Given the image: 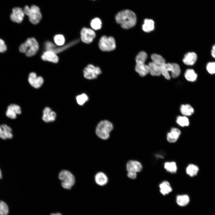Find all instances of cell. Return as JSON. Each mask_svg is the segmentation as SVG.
I'll list each match as a JSON object with an SVG mask.
<instances>
[{
  "label": "cell",
  "instance_id": "obj_1",
  "mask_svg": "<svg viewBox=\"0 0 215 215\" xmlns=\"http://www.w3.org/2000/svg\"><path fill=\"white\" fill-rule=\"evenodd\" d=\"M115 19L117 23L125 29H128L134 26L136 22V16L133 11L128 10L121 11L116 15Z\"/></svg>",
  "mask_w": 215,
  "mask_h": 215
},
{
  "label": "cell",
  "instance_id": "obj_2",
  "mask_svg": "<svg viewBox=\"0 0 215 215\" xmlns=\"http://www.w3.org/2000/svg\"><path fill=\"white\" fill-rule=\"evenodd\" d=\"M39 45L36 40L34 38H28L19 47V50L24 53L26 56L30 57L34 55L38 51Z\"/></svg>",
  "mask_w": 215,
  "mask_h": 215
},
{
  "label": "cell",
  "instance_id": "obj_3",
  "mask_svg": "<svg viewBox=\"0 0 215 215\" xmlns=\"http://www.w3.org/2000/svg\"><path fill=\"white\" fill-rule=\"evenodd\" d=\"M113 128L112 124L107 120H102L98 124L96 130L97 136L100 139L106 140L110 137V133Z\"/></svg>",
  "mask_w": 215,
  "mask_h": 215
},
{
  "label": "cell",
  "instance_id": "obj_4",
  "mask_svg": "<svg viewBox=\"0 0 215 215\" xmlns=\"http://www.w3.org/2000/svg\"><path fill=\"white\" fill-rule=\"evenodd\" d=\"M23 11L24 14L28 16L30 22L33 24H37L42 19V16L40 9L35 5H33L30 7L26 6Z\"/></svg>",
  "mask_w": 215,
  "mask_h": 215
},
{
  "label": "cell",
  "instance_id": "obj_5",
  "mask_svg": "<svg viewBox=\"0 0 215 215\" xmlns=\"http://www.w3.org/2000/svg\"><path fill=\"white\" fill-rule=\"evenodd\" d=\"M58 177L61 181L62 187L64 189H71L75 183V178L74 175L68 171H62L59 173Z\"/></svg>",
  "mask_w": 215,
  "mask_h": 215
},
{
  "label": "cell",
  "instance_id": "obj_6",
  "mask_svg": "<svg viewBox=\"0 0 215 215\" xmlns=\"http://www.w3.org/2000/svg\"><path fill=\"white\" fill-rule=\"evenodd\" d=\"M99 46V48L103 51H110L114 50L116 47L115 41L112 36H102L100 38Z\"/></svg>",
  "mask_w": 215,
  "mask_h": 215
},
{
  "label": "cell",
  "instance_id": "obj_7",
  "mask_svg": "<svg viewBox=\"0 0 215 215\" xmlns=\"http://www.w3.org/2000/svg\"><path fill=\"white\" fill-rule=\"evenodd\" d=\"M101 72V70L99 67H95L91 64L87 65L83 70L85 77L88 79L96 78Z\"/></svg>",
  "mask_w": 215,
  "mask_h": 215
},
{
  "label": "cell",
  "instance_id": "obj_8",
  "mask_svg": "<svg viewBox=\"0 0 215 215\" xmlns=\"http://www.w3.org/2000/svg\"><path fill=\"white\" fill-rule=\"evenodd\" d=\"M21 113V109L19 105L11 104L7 106L5 114L8 118L14 119L16 118L17 115L20 114Z\"/></svg>",
  "mask_w": 215,
  "mask_h": 215
},
{
  "label": "cell",
  "instance_id": "obj_9",
  "mask_svg": "<svg viewBox=\"0 0 215 215\" xmlns=\"http://www.w3.org/2000/svg\"><path fill=\"white\" fill-rule=\"evenodd\" d=\"M96 37V33L93 30L83 28L81 32V38L82 41L86 44L92 42Z\"/></svg>",
  "mask_w": 215,
  "mask_h": 215
},
{
  "label": "cell",
  "instance_id": "obj_10",
  "mask_svg": "<svg viewBox=\"0 0 215 215\" xmlns=\"http://www.w3.org/2000/svg\"><path fill=\"white\" fill-rule=\"evenodd\" d=\"M24 13L23 10L20 7H15L12 10L10 18L13 22L18 23H21L23 21Z\"/></svg>",
  "mask_w": 215,
  "mask_h": 215
},
{
  "label": "cell",
  "instance_id": "obj_11",
  "mask_svg": "<svg viewBox=\"0 0 215 215\" xmlns=\"http://www.w3.org/2000/svg\"><path fill=\"white\" fill-rule=\"evenodd\" d=\"M28 80L30 84L35 88H40L44 82L42 77L40 76H37L36 74L34 72L30 73Z\"/></svg>",
  "mask_w": 215,
  "mask_h": 215
},
{
  "label": "cell",
  "instance_id": "obj_12",
  "mask_svg": "<svg viewBox=\"0 0 215 215\" xmlns=\"http://www.w3.org/2000/svg\"><path fill=\"white\" fill-rule=\"evenodd\" d=\"M142 169L141 163L136 160H130L126 164V169L128 173H135L140 172Z\"/></svg>",
  "mask_w": 215,
  "mask_h": 215
},
{
  "label": "cell",
  "instance_id": "obj_13",
  "mask_svg": "<svg viewBox=\"0 0 215 215\" xmlns=\"http://www.w3.org/2000/svg\"><path fill=\"white\" fill-rule=\"evenodd\" d=\"M56 117V114L49 107H46L43 111L42 120L48 122L54 121Z\"/></svg>",
  "mask_w": 215,
  "mask_h": 215
},
{
  "label": "cell",
  "instance_id": "obj_14",
  "mask_svg": "<svg viewBox=\"0 0 215 215\" xmlns=\"http://www.w3.org/2000/svg\"><path fill=\"white\" fill-rule=\"evenodd\" d=\"M181 133V131L179 129L175 128H172L170 132L167 133V141L171 143L175 142L179 139Z\"/></svg>",
  "mask_w": 215,
  "mask_h": 215
},
{
  "label": "cell",
  "instance_id": "obj_15",
  "mask_svg": "<svg viewBox=\"0 0 215 215\" xmlns=\"http://www.w3.org/2000/svg\"><path fill=\"white\" fill-rule=\"evenodd\" d=\"M41 58L43 60L54 63H57L59 61V58L56 53L50 50H46L44 52L42 55Z\"/></svg>",
  "mask_w": 215,
  "mask_h": 215
},
{
  "label": "cell",
  "instance_id": "obj_16",
  "mask_svg": "<svg viewBox=\"0 0 215 215\" xmlns=\"http://www.w3.org/2000/svg\"><path fill=\"white\" fill-rule=\"evenodd\" d=\"M197 59V56L195 53L189 52L185 55L183 61L187 65H192L196 62Z\"/></svg>",
  "mask_w": 215,
  "mask_h": 215
},
{
  "label": "cell",
  "instance_id": "obj_17",
  "mask_svg": "<svg viewBox=\"0 0 215 215\" xmlns=\"http://www.w3.org/2000/svg\"><path fill=\"white\" fill-rule=\"evenodd\" d=\"M135 70L139 75L142 77L145 76L149 73L148 65L145 64L144 63H136Z\"/></svg>",
  "mask_w": 215,
  "mask_h": 215
},
{
  "label": "cell",
  "instance_id": "obj_18",
  "mask_svg": "<svg viewBox=\"0 0 215 215\" xmlns=\"http://www.w3.org/2000/svg\"><path fill=\"white\" fill-rule=\"evenodd\" d=\"M95 180L96 183L99 185L104 186L107 184L108 181L107 176L101 172L97 173L95 176Z\"/></svg>",
  "mask_w": 215,
  "mask_h": 215
},
{
  "label": "cell",
  "instance_id": "obj_19",
  "mask_svg": "<svg viewBox=\"0 0 215 215\" xmlns=\"http://www.w3.org/2000/svg\"><path fill=\"white\" fill-rule=\"evenodd\" d=\"M149 73L153 76H159L161 74V67L152 62L148 64Z\"/></svg>",
  "mask_w": 215,
  "mask_h": 215
},
{
  "label": "cell",
  "instance_id": "obj_20",
  "mask_svg": "<svg viewBox=\"0 0 215 215\" xmlns=\"http://www.w3.org/2000/svg\"><path fill=\"white\" fill-rule=\"evenodd\" d=\"M161 193L164 195L169 194L172 191L171 187L169 182L167 181H164L161 183L159 185Z\"/></svg>",
  "mask_w": 215,
  "mask_h": 215
},
{
  "label": "cell",
  "instance_id": "obj_21",
  "mask_svg": "<svg viewBox=\"0 0 215 215\" xmlns=\"http://www.w3.org/2000/svg\"><path fill=\"white\" fill-rule=\"evenodd\" d=\"M198 167L194 164H189L186 169V172L187 174L191 177L196 176L199 171Z\"/></svg>",
  "mask_w": 215,
  "mask_h": 215
},
{
  "label": "cell",
  "instance_id": "obj_22",
  "mask_svg": "<svg viewBox=\"0 0 215 215\" xmlns=\"http://www.w3.org/2000/svg\"><path fill=\"white\" fill-rule=\"evenodd\" d=\"M154 28V23L152 19H145L142 26L143 30L146 32H149L153 31Z\"/></svg>",
  "mask_w": 215,
  "mask_h": 215
},
{
  "label": "cell",
  "instance_id": "obj_23",
  "mask_svg": "<svg viewBox=\"0 0 215 215\" xmlns=\"http://www.w3.org/2000/svg\"><path fill=\"white\" fill-rule=\"evenodd\" d=\"M181 113L185 116H190L194 112V110L192 106L189 104L182 105L180 108Z\"/></svg>",
  "mask_w": 215,
  "mask_h": 215
},
{
  "label": "cell",
  "instance_id": "obj_24",
  "mask_svg": "<svg viewBox=\"0 0 215 215\" xmlns=\"http://www.w3.org/2000/svg\"><path fill=\"white\" fill-rule=\"evenodd\" d=\"M172 67V64L170 63H165L161 67V74L167 79H170V76L169 73L171 71Z\"/></svg>",
  "mask_w": 215,
  "mask_h": 215
},
{
  "label": "cell",
  "instance_id": "obj_25",
  "mask_svg": "<svg viewBox=\"0 0 215 215\" xmlns=\"http://www.w3.org/2000/svg\"><path fill=\"white\" fill-rule=\"evenodd\" d=\"M185 76L188 81L194 82L196 80L198 75L193 69H189L186 71Z\"/></svg>",
  "mask_w": 215,
  "mask_h": 215
},
{
  "label": "cell",
  "instance_id": "obj_26",
  "mask_svg": "<svg viewBox=\"0 0 215 215\" xmlns=\"http://www.w3.org/2000/svg\"><path fill=\"white\" fill-rule=\"evenodd\" d=\"M164 168L167 172L172 173H174L177 172V165L174 162H165L164 164Z\"/></svg>",
  "mask_w": 215,
  "mask_h": 215
},
{
  "label": "cell",
  "instance_id": "obj_27",
  "mask_svg": "<svg viewBox=\"0 0 215 215\" xmlns=\"http://www.w3.org/2000/svg\"><path fill=\"white\" fill-rule=\"evenodd\" d=\"M189 197L186 194L178 195L176 198L177 204L179 206H184L186 205L189 203Z\"/></svg>",
  "mask_w": 215,
  "mask_h": 215
},
{
  "label": "cell",
  "instance_id": "obj_28",
  "mask_svg": "<svg viewBox=\"0 0 215 215\" xmlns=\"http://www.w3.org/2000/svg\"><path fill=\"white\" fill-rule=\"evenodd\" d=\"M151 57L152 62L161 67L165 63V59L159 55L153 54Z\"/></svg>",
  "mask_w": 215,
  "mask_h": 215
},
{
  "label": "cell",
  "instance_id": "obj_29",
  "mask_svg": "<svg viewBox=\"0 0 215 215\" xmlns=\"http://www.w3.org/2000/svg\"><path fill=\"white\" fill-rule=\"evenodd\" d=\"M176 123L181 127L188 126L189 124L188 119L185 116H179L177 118Z\"/></svg>",
  "mask_w": 215,
  "mask_h": 215
},
{
  "label": "cell",
  "instance_id": "obj_30",
  "mask_svg": "<svg viewBox=\"0 0 215 215\" xmlns=\"http://www.w3.org/2000/svg\"><path fill=\"white\" fill-rule=\"evenodd\" d=\"M90 26L94 30H97L100 29L102 26V22L101 19L98 18H94L91 22Z\"/></svg>",
  "mask_w": 215,
  "mask_h": 215
},
{
  "label": "cell",
  "instance_id": "obj_31",
  "mask_svg": "<svg viewBox=\"0 0 215 215\" xmlns=\"http://www.w3.org/2000/svg\"><path fill=\"white\" fill-rule=\"evenodd\" d=\"M1 125L4 130L7 139H12L13 135L11 128L6 124H2Z\"/></svg>",
  "mask_w": 215,
  "mask_h": 215
},
{
  "label": "cell",
  "instance_id": "obj_32",
  "mask_svg": "<svg viewBox=\"0 0 215 215\" xmlns=\"http://www.w3.org/2000/svg\"><path fill=\"white\" fill-rule=\"evenodd\" d=\"M172 67L171 71L172 77L176 78L178 77L180 74L181 71L179 65L175 63L172 64Z\"/></svg>",
  "mask_w": 215,
  "mask_h": 215
},
{
  "label": "cell",
  "instance_id": "obj_33",
  "mask_svg": "<svg viewBox=\"0 0 215 215\" xmlns=\"http://www.w3.org/2000/svg\"><path fill=\"white\" fill-rule=\"evenodd\" d=\"M88 97L85 93H82L76 97V100L78 104L80 105H83L88 100Z\"/></svg>",
  "mask_w": 215,
  "mask_h": 215
},
{
  "label": "cell",
  "instance_id": "obj_34",
  "mask_svg": "<svg viewBox=\"0 0 215 215\" xmlns=\"http://www.w3.org/2000/svg\"><path fill=\"white\" fill-rule=\"evenodd\" d=\"M147 58V55L144 51L140 52L137 55L136 58V62L145 63Z\"/></svg>",
  "mask_w": 215,
  "mask_h": 215
},
{
  "label": "cell",
  "instance_id": "obj_35",
  "mask_svg": "<svg viewBox=\"0 0 215 215\" xmlns=\"http://www.w3.org/2000/svg\"><path fill=\"white\" fill-rule=\"evenodd\" d=\"M9 213L8 206L4 202L0 201V215H7Z\"/></svg>",
  "mask_w": 215,
  "mask_h": 215
},
{
  "label": "cell",
  "instance_id": "obj_36",
  "mask_svg": "<svg viewBox=\"0 0 215 215\" xmlns=\"http://www.w3.org/2000/svg\"><path fill=\"white\" fill-rule=\"evenodd\" d=\"M206 70L210 74H215V62H210L207 63L206 66Z\"/></svg>",
  "mask_w": 215,
  "mask_h": 215
},
{
  "label": "cell",
  "instance_id": "obj_37",
  "mask_svg": "<svg viewBox=\"0 0 215 215\" xmlns=\"http://www.w3.org/2000/svg\"><path fill=\"white\" fill-rule=\"evenodd\" d=\"M54 40L55 43L58 45H63L65 41L64 36L61 34H58L54 37Z\"/></svg>",
  "mask_w": 215,
  "mask_h": 215
},
{
  "label": "cell",
  "instance_id": "obj_38",
  "mask_svg": "<svg viewBox=\"0 0 215 215\" xmlns=\"http://www.w3.org/2000/svg\"><path fill=\"white\" fill-rule=\"evenodd\" d=\"M45 45L47 50H51L56 47V46L53 43L49 41L46 42Z\"/></svg>",
  "mask_w": 215,
  "mask_h": 215
},
{
  "label": "cell",
  "instance_id": "obj_39",
  "mask_svg": "<svg viewBox=\"0 0 215 215\" xmlns=\"http://www.w3.org/2000/svg\"><path fill=\"white\" fill-rule=\"evenodd\" d=\"M7 50V47L4 42L0 39V53H4Z\"/></svg>",
  "mask_w": 215,
  "mask_h": 215
},
{
  "label": "cell",
  "instance_id": "obj_40",
  "mask_svg": "<svg viewBox=\"0 0 215 215\" xmlns=\"http://www.w3.org/2000/svg\"><path fill=\"white\" fill-rule=\"evenodd\" d=\"M0 138L4 140L7 139L4 130L1 125H0Z\"/></svg>",
  "mask_w": 215,
  "mask_h": 215
},
{
  "label": "cell",
  "instance_id": "obj_41",
  "mask_svg": "<svg viewBox=\"0 0 215 215\" xmlns=\"http://www.w3.org/2000/svg\"><path fill=\"white\" fill-rule=\"evenodd\" d=\"M127 176L131 179H135L137 177V173H128Z\"/></svg>",
  "mask_w": 215,
  "mask_h": 215
},
{
  "label": "cell",
  "instance_id": "obj_42",
  "mask_svg": "<svg viewBox=\"0 0 215 215\" xmlns=\"http://www.w3.org/2000/svg\"><path fill=\"white\" fill-rule=\"evenodd\" d=\"M211 54V56L215 59V44L213 45L212 47Z\"/></svg>",
  "mask_w": 215,
  "mask_h": 215
},
{
  "label": "cell",
  "instance_id": "obj_43",
  "mask_svg": "<svg viewBox=\"0 0 215 215\" xmlns=\"http://www.w3.org/2000/svg\"><path fill=\"white\" fill-rule=\"evenodd\" d=\"M51 215H62V214L59 213H56V214H52Z\"/></svg>",
  "mask_w": 215,
  "mask_h": 215
},
{
  "label": "cell",
  "instance_id": "obj_44",
  "mask_svg": "<svg viewBox=\"0 0 215 215\" xmlns=\"http://www.w3.org/2000/svg\"><path fill=\"white\" fill-rule=\"evenodd\" d=\"M2 173L0 169V179H1L2 178Z\"/></svg>",
  "mask_w": 215,
  "mask_h": 215
}]
</instances>
